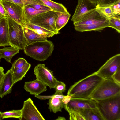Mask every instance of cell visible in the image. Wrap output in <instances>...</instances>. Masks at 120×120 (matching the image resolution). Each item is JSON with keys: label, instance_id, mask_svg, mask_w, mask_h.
I'll list each match as a JSON object with an SVG mask.
<instances>
[{"label": "cell", "instance_id": "cell-20", "mask_svg": "<svg viewBox=\"0 0 120 120\" xmlns=\"http://www.w3.org/2000/svg\"><path fill=\"white\" fill-rule=\"evenodd\" d=\"M25 27L32 30L45 38L52 37L56 35L55 33L52 32L29 22L26 24Z\"/></svg>", "mask_w": 120, "mask_h": 120}, {"label": "cell", "instance_id": "cell-10", "mask_svg": "<svg viewBox=\"0 0 120 120\" xmlns=\"http://www.w3.org/2000/svg\"><path fill=\"white\" fill-rule=\"evenodd\" d=\"M21 110L22 116L20 120H45L30 98L24 101Z\"/></svg>", "mask_w": 120, "mask_h": 120}, {"label": "cell", "instance_id": "cell-2", "mask_svg": "<svg viewBox=\"0 0 120 120\" xmlns=\"http://www.w3.org/2000/svg\"><path fill=\"white\" fill-rule=\"evenodd\" d=\"M96 101L97 107L104 120H120V93Z\"/></svg>", "mask_w": 120, "mask_h": 120}, {"label": "cell", "instance_id": "cell-13", "mask_svg": "<svg viewBox=\"0 0 120 120\" xmlns=\"http://www.w3.org/2000/svg\"><path fill=\"white\" fill-rule=\"evenodd\" d=\"M107 20L108 19L101 15L95 8L85 14L78 21L73 23V24L74 26L89 24Z\"/></svg>", "mask_w": 120, "mask_h": 120}, {"label": "cell", "instance_id": "cell-17", "mask_svg": "<svg viewBox=\"0 0 120 120\" xmlns=\"http://www.w3.org/2000/svg\"><path fill=\"white\" fill-rule=\"evenodd\" d=\"M8 33L7 18L4 16L0 19V47L10 46Z\"/></svg>", "mask_w": 120, "mask_h": 120}, {"label": "cell", "instance_id": "cell-36", "mask_svg": "<svg viewBox=\"0 0 120 120\" xmlns=\"http://www.w3.org/2000/svg\"><path fill=\"white\" fill-rule=\"evenodd\" d=\"M34 9L40 11H47L52 10L48 6L39 4H32L29 5Z\"/></svg>", "mask_w": 120, "mask_h": 120}, {"label": "cell", "instance_id": "cell-3", "mask_svg": "<svg viewBox=\"0 0 120 120\" xmlns=\"http://www.w3.org/2000/svg\"><path fill=\"white\" fill-rule=\"evenodd\" d=\"M54 49V45L51 41L34 42L26 46L24 49L27 56L39 61H43L50 56Z\"/></svg>", "mask_w": 120, "mask_h": 120}, {"label": "cell", "instance_id": "cell-23", "mask_svg": "<svg viewBox=\"0 0 120 120\" xmlns=\"http://www.w3.org/2000/svg\"><path fill=\"white\" fill-rule=\"evenodd\" d=\"M31 65L27 62L22 67L12 72L13 82L14 84L21 80L25 76L26 73L31 67Z\"/></svg>", "mask_w": 120, "mask_h": 120}, {"label": "cell", "instance_id": "cell-46", "mask_svg": "<svg viewBox=\"0 0 120 120\" xmlns=\"http://www.w3.org/2000/svg\"></svg>", "mask_w": 120, "mask_h": 120}, {"label": "cell", "instance_id": "cell-18", "mask_svg": "<svg viewBox=\"0 0 120 120\" xmlns=\"http://www.w3.org/2000/svg\"><path fill=\"white\" fill-rule=\"evenodd\" d=\"M74 109L78 110L85 120H104L97 107L94 108Z\"/></svg>", "mask_w": 120, "mask_h": 120}, {"label": "cell", "instance_id": "cell-39", "mask_svg": "<svg viewBox=\"0 0 120 120\" xmlns=\"http://www.w3.org/2000/svg\"><path fill=\"white\" fill-rule=\"evenodd\" d=\"M0 13L3 16L7 17L8 15L1 0H0Z\"/></svg>", "mask_w": 120, "mask_h": 120}, {"label": "cell", "instance_id": "cell-27", "mask_svg": "<svg viewBox=\"0 0 120 120\" xmlns=\"http://www.w3.org/2000/svg\"><path fill=\"white\" fill-rule=\"evenodd\" d=\"M23 10L26 24L29 22L30 19L32 17L39 14L47 11L36 10L30 5L24 7L23 8Z\"/></svg>", "mask_w": 120, "mask_h": 120}, {"label": "cell", "instance_id": "cell-21", "mask_svg": "<svg viewBox=\"0 0 120 120\" xmlns=\"http://www.w3.org/2000/svg\"><path fill=\"white\" fill-rule=\"evenodd\" d=\"M19 50L11 46L0 49V57L4 58L9 63H11L12 58L19 52Z\"/></svg>", "mask_w": 120, "mask_h": 120}, {"label": "cell", "instance_id": "cell-33", "mask_svg": "<svg viewBox=\"0 0 120 120\" xmlns=\"http://www.w3.org/2000/svg\"><path fill=\"white\" fill-rule=\"evenodd\" d=\"M119 1L120 0H100L97 5L101 6H111Z\"/></svg>", "mask_w": 120, "mask_h": 120}, {"label": "cell", "instance_id": "cell-8", "mask_svg": "<svg viewBox=\"0 0 120 120\" xmlns=\"http://www.w3.org/2000/svg\"><path fill=\"white\" fill-rule=\"evenodd\" d=\"M120 67V54H119L110 58L96 72L104 79L111 78Z\"/></svg>", "mask_w": 120, "mask_h": 120}, {"label": "cell", "instance_id": "cell-11", "mask_svg": "<svg viewBox=\"0 0 120 120\" xmlns=\"http://www.w3.org/2000/svg\"><path fill=\"white\" fill-rule=\"evenodd\" d=\"M97 107L96 101L90 98H71L64 108L67 112L77 109H87Z\"/></svg>", "mask_w": 120, "mask_h": 120}, {"label": "cell", "instance_id": "cell-22", "mask_svg": "<svg viewBox=\"0 0 120 120\" xmlns=\"http://www.w3.org/2000/svg\"><path fill=\"white\" fill-rule=\"evenodd\" d=\"M63 99L56 97L49 98L48 104L50 111L55 113L58 112H61L62 109L64 108Z\"/></svg>", "mask_w": 120, "mask_h": 120}, {"label": "cell", "instance_id": "cell-5", "mask_svg": "<svg viewBox=\"0 0 120 120\" xmlns=\"http://www.w3.org/2000/svg\"><path fill=\"white\" fill-rule=\"evenodd\" d=\"M7 18L10 46L19 50H24L26 44L23 26L10 18Z\"/></svg>", "mask_w": 120, "mask_h": 120}, {"label": "cell", "instance_id": "cell-35", "mask_svg": "<svg viewBox=\"0 0 120 120\" xmlns=\"http://www.w3.org/2000/svg\"><path fill=\"white\" fill-rule=\"evenodd\" d=\"M66 85L63 82L59 81L58 84L55 88L56 92L58 93H62L66 90Z\"/></svg>", "mask_w": 120, "mask_h": 120}, {"label": "cell", "instance_id": "cell-12", "mask_svg": "<svg viewBox=\"0 0 120 120\" xmlns=\"http://www.w3.org/2000/svg\"><path fill=\"white\" fill-rule=\"evenodd\" d=\"M97 4L89 0H78V3L71 20L75 23L78 21L85 14L96 8Z\"/></svg>", "mask_w": 120, "mask_h": 120}, {"label": "cell", "instance_id": "cell-1", "mask_svg": "<svg viewBox=\"0 0 120 120\" xmlns=\"http://www.w3.org/2000/svg\"><path fill=\"white\" fill-rule=\"evenodd\" d=\"M104 79L96 72L75 83L70 88L67 95L72 98H89L94 91Z\"/></svg>", "mask_w": 120, "mask_h": 120}, {"label": "cell", "instance_id": "cell-40", "mask_svg": "<svg viewBox=\"0 0 120 120\" xmlns=\"http://www.w3.org/2000/svg\"><path fill=\"white\" fill-rule=\"evenodd\" d=\"M4 70L3 67L0 66V85L4 75Z\"/></svg>", "mask_w": 120, "mask_h": 120}, {"label": "cell", "instance_id": "cell-25", "mask_svg": "<svg viewBox=\"0 0 120 120\" xmlns=\"http://www.w3.org/2000/svg\"><path fill=\"white\" fill-rule=\"evenodd\" d=\"M57 13V17L55 21V25L57 30L59 31L67 23L71 15L68 11Z\"/></svg>", "mask_w": 120, "mask_h": 120}, {"label": "cell", "instance_id": "cell-41", "mask_svg": "<svg viewBox=\"0 0 120 120\" xmlns=\"http://www.w3.org/2000/svg\"><path fill=\"white\" fill-rule=\"evenodd\" d=\"M91 2L97 4L100 0H89Z\"/></svg>", "mask_w": 120, "mask_h": 120}, {"label": "cell", "instance_id": "cell-30", "mask_svg": "<svg viewBox=\"0 0 120 120\" xmlns=\"http://www.w3.org/2000/svg\"><path fill=\"white\" fill-rule=\"evenodd\" d=\"M27 62L24 59L19 58L13 63L10 69L12 72H13L23 67Z\"/></svg>", "mask_w": 120, "mask_h": 120}, {"label": "cell", "instance_id": "cell-28", "mask_svg": "<svg viewBox=\"0 0 120 120\" xmlns=\"http://www.w3.org/2000/svg\"><path fill=\"white\" fill-rule=\"evenodd\" d=\"M2 1L10 2L20 5L22 8L28 5L39 4L46 6L41 0H1Z\"/></svg>", "mask_w": 120, "mask_h": 120}, {"label": "cell", "instance_id": "cell-26", "mask_svg": "<svg viewBox=\"0 0 120 120\" xmlns=\"http://www.w3.org/2000/svg\"><path fill=\"white\" fill-rule=\"evenodd\" d=\"M52 10L56 12L63 13L68 12L66 7L62 4L51 0H41Z\"/></svg>", "mask_w": 120, "mask_h": 120}, {"label": "cell", "instance_id": "cell-38", "mask_svg": "<svg viewBox=\"0 0 120 120\" xmlns=\"http://www.w3.org/2000/svg\"><path fill=\"white\" fill-rule=\"evenodd\" d=\"M115 13L120 16V1L111 5Z\"/></svg>", "mask_w": 120, "mask_h": 120}, {"label": "cell", "instance_id": "cell-29", "mask_svg": "<svg viewBox=\"0 0 120 120\" xmlns=\"http://www.w3.org/2000/svg\"><path fill=\"white\" fill-rule=\"evenodd\" d=\"M3 119L8 118H15L19 119L22 116L21 110H13L11 111L1 112Z\"/></svg>", "mask_w": 120, "mask_h": 120}, {"label": "cell", "instance_id": "cell-24", "mask_svg": "<svg viewBox=\"0 0 120 120\" xmlns=\"http://www.w3.org/2000/svg\"><path fill=\"white\" fill-rule=\"evenodd\" d=\"M96 9L102 16L107 19L111 18H120V16L116 14L112 6H99L96 5Z\"/></svg>", "mask_w": 120, "mask_h": 120}, {"label": "cell", "instance_id": "cell-19", "mask_svg": "<svg viewBox=\"0 0 120 120\" xmlns=\"http://www.w3.org/2000/svg\"><path fill=\"white\" fill-rule=\"evenodd\" d=\"M24 33L26 41V46L33 43L47 41L32 30L26 27H23Z\"/></svg>", "mask_w": 120, "mask_h": 120}, {"label": "cell", "instance_id": "cell-31", "mask_svg": "<svg viewBox=\"0 0 120 120\" xmlns=\"http://www.w3.org/2000/svg\"><path fill=\"white\" fill-rule=\"evenodd\" d=\"M109 27L115 29L118 33H120V18H111L108 19Z\"/></svg>", "mask_w": 120, "mask_h": 120}, {"label": "cell", "instance_id": "cell-4", "mask_svg": "<svg viewBox=\"0 0 120 120\" xmlns=\"http://www.w3.org/2000/svg\"><path fill=\"white\" fill-rule=\"evenodd\" d=\"M120 93V84L112 78L104 79L89 98L95 101L107 98Z\"/></svg>", "mask_w": 120, "mask_h": 120}, {"label": "cell", "instance_id": "cell-14", "mask_svg": "<svg viewBox=\"0 0 120 120\" xmlns=\"http://www.w3.org/2000/svg\"><path fill=\"white\" fill-rule=\"evenodd\" d=\"M47 86L36 79L33 81L25 82L24 88L31 94L39 95L47 90Z\"/></svg>", "mask_w": 120, "mask_h": 120}, {"label": "cell", "instance_id": "cell-7", "mask_svg": "<svg viewBox=\"0 0 120 120\" xmlns=\"http://www.w3.org/2000/svg\"><path fill=\"white\" fill-rule=\"evenodd\" d=\"M36 79L43 82L50 89L55 88L59 81L54 76L52 71L45 64H39L34 69Z\"/></svg>", "mask_w": 120, "mask_h": 120}, {"label": "cell", "instance_id": "cell-15", "mask_svg": "<svg viewBox=\"0 0 120 120\" xmlns=\"http://www.w3.org/2000/svg\"><path fill=\"white\" fill-rule=\"evenodd\" d=\"M13 85L12 72L10 69L4 74L0 85V97L2 98L7 94L11 93Z\"/></svg>", "mask_w": 120, "mask_h": 120}, {"label": "cell", "instance_id": "cell-44", "mask_svg": "<svg viewBox=\"0 0 120 120\" xmlns=\"http://www.w3.org/2000/svg\"><path fill=\"white\" fill-rule=\"evenodd\" d=\"M3 16L2 14L0 13V19L3 16Z\"/></svg>", "mask_w": 120, "mask_h": 120}, {"label": "cell", "instance_id": "cell-42", "mask_svg": "<svg viewBox=\"0 0 120 120\" xmlns=\"http://www.w3.org/2000/svg\"><path fill=\"white\" fill-rule=\"evenodd\" d=\"M56 120H66L65 118L63 117L59 116L58 118Z\"/></svg>", "mask_w": 120, "mask_h": 120}, {"label": "cell", "instance_id": "cell-43", "mask_svg": "<svg viewBox=\"0 0 120 120\" xmlns=\"http://www.w3.org/2000/svg\"><path fill=\"white\" fill-rule=\"evenodd\" d=\"M3 119L1 115V112L0 111V120Z\"/></svg>", "mask_w": 120, "mask_h": 120}, {"label": "cell", "instance_id": "cell-9", "mask_svg": "<svg viewBox=\"0 0 120 120\" xmlns=\"http://www.w3.org/2000/svg\"><path fill=\"white\" fill-rule=\"evenodd\" d=\"M8 16L22 26L25 27V22L23 8L13 3L2 1Z\"/></svg>", "mask_w": 120, "mask_h": 120}, {"label": "cell", "instance_id": "cell-6", "mask_svg": "<svg viewBox=\"0 0 120 120\" xmlns=\"http://www.w3.org/2000/svg\"><path fill=\"white\" fill-rule=\"evenodd\" d=\"M57 17V12L52 10L39 14L32 18L29 22L55 33H60L56 28L55 22Z\"/></svg>", "mask_w": 120, "mask_h": 120}, {"label": "cell", "instance_id": "cell-37", "mask_svg": "<svg viewBox=\"0 0 120 120\" xmlns=\"http://www.w3.org/2000/svg\"><path fill=\"white\" fill-rule=\"evenodd\" d=\"M112 78L116 82L120 84V67L114 73Z\"/></svg>", "mask_w": 120, "mask_h": 120}, {"label": "cell", "instance_id": "cell-16", "mask_svg": "<svg viewBox=\"0 0 120 120\" xmlns=\"http://www.w3.org/2000/svg\"><path fill=\"white\" fill-rule=\"evenodd\" d=\"M109 26V21L108 19L89 24L74 26V28L76 31L82 32L92 31H100L108 27Z\"/></svg>", "mask_w": 120, "mask_h": 120}, {"label": "cell", "instance_id": "cell-34", "mask_svg": "<svg viewBox=\"0 0 120 120\" xmlns=\"http://www.w3.org/2000/svg\"><path fill=\"white\" fill-rule=\"evenodd\" d=\"M65 96L63 95L62 93H55L54 94L51 96H42L35 95V97L41 100H44L53 97L59 98L63 99Z\"/></svg>", "mask_w": 120, "mask_h": 120}, {"label": "cell", "instance_id": "cell-45", "mask_svg": "<svg viewBox=\"0 0 120 120\" xmlns=\"http://www.w3.org/2000/svg\"><path fill=\"white\" fill-rule=\"evenodd\" d=\"M1 59L0 58V59Z\"/></svg>", "mask_w": 120, "mask_h": 120}, {"label": "cell", "instance_id": "cell-32", "mask_svg": "<svg viewBox=\"0 0 120 120\" xmlns=\"http://www.w3.org/2000/svg\"><path fill=\"white\" fill-rule=\"evenodd\" d=\"M70 120H85L79 112L76 109L71 110L68 112Z\"/></svg>", "mask_w": 120, "mask_h": 120}]
</instances>
